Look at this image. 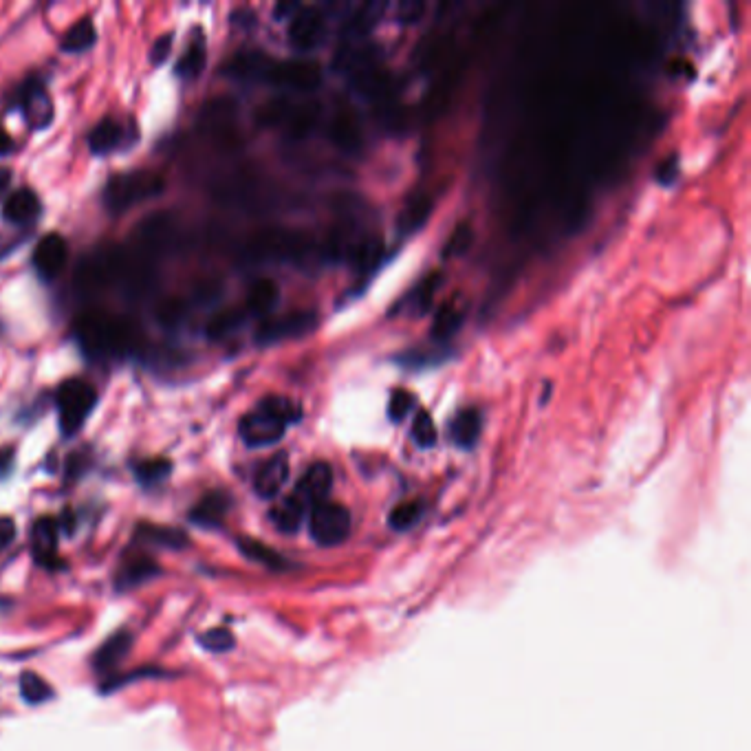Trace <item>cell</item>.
<instances>
[{
	"label": "cell",
	"instance_id": "cell-1",
	"mask_svg": "<svg viewBox=\"0 0 751 751\" xmlns=\"http://www.w3.org/2000/svg\"><path fill=\"white\" fill-rule=\"evenodd\" d=\"M302 417L298 404L287 397H267L258 404L254 412L241 419V439L249 448H267L285 437L289 423H296Z\"/></svg>",
	"mask_w": 751,
	"mask_h": 751
},
{
	"label": "cell",
	"instance_id": "cell-2",
	"mask_svg": "<svg viewBox=\"0 0 751 751\" xmlns=\"http://www.w3.org/2000/svg\"><path fill=\"white\" fill-rule=\"evenodd\" d=\"M78 337L86 351L93 355H115L130 351L139 342V331L130 322L104 313H91L78 322Z\"/></svg>",
	"mask_w": 751,
	"mask_h": 751
},
{
	"label": "cell",
	"instance_id": "cell-3",
	"mask_svg": "<svg viewBox=\"0 0 751 751\" xmlns=\"http://www.w3.org/2000/svg\"><path fill=\"white\" fill-rule=\"evenodd\" d=\"M163 190V179L157 172L133 170L122 172L106 183L104 203L113 214L135 208L137 203L157 197Z\"/></svg>",
	"mask_w": 751,
	"mask_h": 751
},
{
	"label": "cell",
	"instance_id": "cell-4",
	"mask_svg": "<svg viewBox=\"0 0 751 751\" xmlns=\"http://www.w3.org/2000/svg\"><path fill=\"white\" fill-rule=\"evenodd\" d=\"M97 404V393L84 379H69L58 390V417L62 432L71 437L89 419Z\"/></svg>",
	"mask_w": 751,
	"mask_h": 751
},
{
	"label": "cell",
	"instance_id": "cell-5",
	"mask_svg": "<svg viewBox=\"0 0 751 751\" xmlns=\"http://www.w3.org/2000/svg\"><path fill=\"white\" fill-rule=\"evenodd\" d=\"M311 538L322 544V547H335V544H342L348 533H351V511H348L340 503H324L315 505L311 509Z\"/></svg>",
	"mask_w": 751,
	"mask_h": 751
},
{
	"label": "cell",
	"instance_id": "cell-6",
	"mask_svg": "<svg viewBox=\"0 0 751 751\" xmlns=\"http://www.w3.org/2000/svg\"><path fill=\"white\" fill-rule=\"evenodd\" d=\"M265 82L285 86L293 91H313L322 82V71L311 60H285V62H271Z\"/></svg>",
	"mask_w": 751,
	"mask_h": 751
},
{
	"label": "cell",
	"instance_id": "cell-7",
	"mask_svg": "<svg viewBox=\"0 0 751 751\" xmlns=\"http://www.w3.org/2000/svg\"><path fill=\"white\" fill-rule=\"evenodd\" d=\"M315 324H318V320H315V313L311 311H293L287 315H280V318H267L258 326L256 342L276 344L293 340V337H304L315 329Z\"/></svg>",
	"mask_w": 751,
	"mask_h": 751
},
{
	"label": "cell",
	"instance_id": "cell-8",
	"mask_svg": "<svg viewBox=\"0 0 751 751\" xmlns=\"http://www.w3.org/2000/svg\"><path fill=\"white\" fill-rule=\"evenodd\" d=\"M324 29L326 23L320 9L300 7L298 12L291 16L289 40L298 51H311L324 40Z\"/></svg>",
	"mask_w": 751,
	"mask_h": 751
},
{
	"label": "cell",
	"instance_id": "cell-9",
	"mask_svg": "<svg viewBox=\"0 0 751 751\" xmlns=\"http://www.w3.org/2000/svg\"><path fill=\"white\" fill-rule=\"evenodd\" d=\"M304 252L302 236L289 232H265L258 234L252 243L247 245V254L252 258H293Z\"/></svg>",
	"mask_w": 751,
	"mask_h": 751
},
{
	"label": "cell",
	"instance_id": "cell-10",
	"mask_svg": "<svg viewBox=\"0 0 751 751\" xmlns=\"http://www.w3.org/2000/svg\"><path fill=\"white\" fill-rule=\"evenodd\" d=\"M69 247L60 234L42 236L34 249V267L45 280H53L62 274L67 265Z\"/></svg>",
	"mask_w": 751,
	"mask_h": 751
},
{
	"label": "cell",
	"instance_id": "cell-11",
	"mask_svg": "<svg viewBox=\"0 0 751 751\" xmlns=\"http://www.w3.org/2000/svg\"><path fill=\"white\" fill-rule=\"evenodd\" d=\"M333 487V470L329 463H313L307 472L302 474V478L298 481V487H296V494L304 505H320L326 500V496H329Z\"/></svg>",
	"mask_w": 751,
	"mask_h": 751
},
{
	"label": "cell",
	"instance_id": "cell-12",
	"mask_svg": "<svg viewBox=\"0 0 751 751\" xmlns=\"http://www.w3.org/2000/svg\"><path fill=\"white\" fill-rule=\"evenodd\" d=\"M289 478V459L287 454L271 456L267 463L260 465L254 478V489L260 498H274L280 494V489L285 487Z\"/></svg>",
	"mask_w": 751,
	"mask_h": 751
},
{
	"label": "cell",
	"instance_id": "cell-13",
	"mask_svg": "<svg viewBox=\"0 0 751 751\" xmlns=\"http://www.w3.org/2000/svg\"><path fill=\"white\" fill-rule=\"evenodd\" d=\"M20 108L31 128H47L53 119V104L40 84H29L20 93Z\"/></svg>",
	"mask_w": 751,
	"mask_h": 751
},
{
	"label": "cell",
	"instance_id": "cell-14",
	"mask_svg": "<svg viewBox=\"0 0 751 751\" xmlns=\"http://www.w3.org/2000/svg\"><path fill=\"white\" fill-rule=\"evenodd\" d=\"M31 551L42 567H56L58 560V522L40 518L31 531Z\"/></svg>",
	"mask_w": 751,
	"mask_h": 751
},
{
	"label": "cell",
	"instance_id": "cell-15",
	"mask_svg": "<svg viewBox=\"0 0 751 751\" xmlns=\"http://www.w3.org/2000/svg\"><path fill=\"white\" fill-rule=\"evenodd\" d=\"M40 214L38 194L29 188H20L14 194H9L3 205V216L14 225H25L36 221Z\"/></svg>",
	"mask_w": 751,
	"mask_h": 751
},
{
	"label": "cell",
	"instance_id": "cell-16",
	"mask_svg": "<svg viewBox=\"0 0 751 751\" xmlns=\"http://www.w3.org/2000/svg\"><path fill=\"white\" fill-rule=\"evenodd\" d=\"M483 430V417L481 412L474 408H465L461 412H456L454 419L450 421V437L454 445H459L463 450H470L476 445L478 437H481Z\"/></svg>",
	"mask_w": 751,
	"mask_h": 751
},
{
	"label": "cell",
	"instance_id": "cell-17",
	"mask_svg": "<svg viewBox=\"0 0 751 751\" xmlns=\"http://www.w3.org/2000/svg\"><path fill=\"white\" fill-rule=\"evenodd\" d=\"M307 509L309 507L304 505L296 494H291L271 509V522H274L276 529L282 533H296L302 525L304 516H307Z\"/></svg>",
	"mask_w": 751,
	"mask_h": 751
},
{
	"label": "cell",
	"instance_id": "cell-18",
	"mask_svg": "<svg viewBox=\"0 0 751 751\" xmlns=\"http://www.w3.org/2000/svg\"><path fill=\"white\" fill-rule=\"evenodd\" d=\"M271 60L265 58L260 51H243L227 64V73L238 80H263L269 69Z\"/></svg>",
	"mask_w": 751,
	"mask_h": 751
},
{
	"label": "cell",
	"instance_id": "cell-19",
	"mask_svg": "<svg viewBox=\"0 0 751 751\" xmlns=\"http://www.w3.org/2000/svg\"><path fill=\"white\" fill-rule=\"evenodd\" d=\"M227 509H230V498L223 492H210L199 500V505L192 509V522H197L201 527H214L225 518Z\"/></svg>",
	"mask_w": 751,
	"mask_h": 751
},
{
	"label": "cell",
	"instance_id": "cell-20",
	"mask_svg": "<svg viewBox=\"0 0 751 751\" xmlns=\"http://www.w3.org/2000/svg\"><path fill=\"white\" fill-rule=\"evenodd\" d=\"M122 139H124L122 126H119L115 119H102V122L91 130L89 148L93 155H108V152H113L122 146Z\"/></svg>",
	"mask_w": 751,
	"mask_h": 751
},
{
	"label": "cell",
	"instance_id": "cell-21",
	"mask_svg": "<svg viewBox=\"0 0 751 751\" xmlns=\"http://www.w3.org/2000/svg\"><path fill=\"white\" fill-rule=\"evenodd\" d=\"M130 644H133V637L128 633H115L113 637H108L102 648L95 652L93 666L97 670H113L117 663L128 655Z\"/></svg>",
	"mask_w": 751,
	"mask_h": 751
},
{
	"label": "cell",
	"instance_id": "cell-22",
	"mask_svg": "<svg viewBox=\"0 0 751 751\" xmlns=\"http://www.w3.org/2000/svg\"><path fill=\"white\" fill-rule=\"evenodd\" d=\"M278 296H280V291L274 280H269V278L256 280L252 289H249L247 293L245 311L252 315H267L278 304Z\"/></svg>",
	"mask_w": 751,
	"mask_h": 751
},
{
	"label": "cell",
	"instance_id": "cell-23",
	"mask_svg": "<svg viewBox=\"0 0 751 751\" xmlns=\"http://www.w3.org/2000/svg\"><path fill=\"white\" fill-rule=\"evenodd\" d=\"M95 25L91 16L80 18L62 38V49L67 53H82L95 45Z\"/></svg>",
	"mask_w": 751,
	"mask_h": 751
},
{
	"label": "cell",
	"instance_id": "cell-24",
	"mask_svg": "<svg viewBox=\"0 0 751 751\" xmlns=\"http://www.w3.org/2000/svg\"><path fill=\"white\" fill-rule=\"evenodd\" d=\"M205 58H208V56H205V38L199 34V36L192 38L190 47L185 49L183 58L177 64V73L181 75L183 80L199 78L203 67H205Z\"/></svg>",
	"mask_w": 751,
	"mask_h": 751
},
{
	"label": "cell",
	"instance_id": "cell-25",
	"mask_svg": "<svg viewBox=\"0 0 751 751\" xmlns=\"http://www.w3.org/2000/svg\"><path fill=\"white\" fill-rule=\"evenodd\" d=\"M245 315V309H225L221 313H216L208 322V326H205V333H208L212 340H223V337L234 333L238 326L245 322Z\"/></svg>",
	"mask_w": 751,
	"mask_h": 751
},
{
	"label": "cell",
	"instance_id": "cell-26",
	"mask_svg": "<svg viewBox=\"0 0 751 751\" xmlns=\"http://www.w3.org/2000/svg\"><path fill=\"white\" fill-rule=\"evenodd\" d=\"M157 573H159V567L150 558H135V560H130L122 571H119V586H122V589L124 586L130 589V586H137L141 582H148L150 578H155Z\"/></svg>",
	"mask_w": 751,
	"mask_h": 751
},
{
	"label": "cell",
	"instance_id": "cell-27",
	"mask_svg": "<svg viewBox=\"0 0 751 751\" xmlns=\"http://www.w3.org/2000/svg\"><path fill=\"white\" fill-rule=\"evenodd\" d=\"M318 122V106L315 104H302V106H293L291 113L287 117V122L282 124L287 128L289 137H304L313 128V124Z\"/></svg>",
	"mask_w": 751,
	"mask_h": 751
},
{
	"label": "cell",
	"instance_id": "cell-28",
	"mask_svg": "<svg viewBox=\"0 0 751 751\" xmlns=\"http://www.w3.org/2000/svg\"><path fill=\"white\" fill-rule=\"evenodd\" d=\"M333 139L335 144L344 150H355L359 146L362 133H359V126L353 115L340 113L333 119Z\"/></svg>",
	"mask_w": 751,
	"mask_h": 751
},
{
	"label": "cell",
	"instance_id": "cell-29",
	"mask_svg": "<svg viewBox=\"0 0 751 751\" xmlns=\"http://www.w3.org/2000/svg\"><path fill=\"white\" fill-rule=\"evenodd\" d=\"M459 324H461L459 309H456L454 304H441L437 313H434L430 333L434 340H448V337L459 329Z\"/></svg>",
	"mask_w": 751,
	"mask_h": 751
},
{
	"label": "cell",
	"instance_id": "cell-30",
	"mask_svg": "<svg viewBox=\"0 0 751 751\" xmlns=\"http://www.w3.org/2000/svg\"><path fill=\"white\" fill-rule=\"evenodd\" d=\"M432 210V201L428 197H417L415 201L408 203V208L399 216V227L404 232H415L428 221Z\"/></svg>",
	"mask_w": 751,
	"mask_h": 751
},
{
	"label": "cell",
	"instance_id": "cell-31",
	"mask_svg": "<svg viewBox=\"0 0 751 751\" xmlns=\"http://www.w3.org/2000/svg\"><path fill=\"white\" fill-rule=\"evenodd\" d=\"M423 516V503L421 500H406V503H399L393 511H390V527L397 531H406L410 527H415L417 522Z\"/></svg>",
	"mask_w": 751,
	"mask_h": 751
},
{
	"label": "cell",
	"instance_id": "cell-32",
	"mask_svg": "<svg viewBox=\"0 0 751 751\" xmlns=\"http://www.w3.org/2000/svg\"><path fill=\"white\" fill-rule=\"evenodd\" d=\"M20 694H23V699L27 703L38 705V703H47L53 696V690L45 679L38 677V674L25 672L23 677H20Z\"/></svg>",
	"mask_w": 751,
	"mask_h": 751
},
{
	"label": "cell",
	"instance_id": "cell-33",
	"mask_svg": "<svg viewBox=\"0 0 751 751\" xmlns=\"http://www.w3.org/2000/svg\"><path fill=\"white\" fill-rule=\"evenodd\" d=\"M412 439H415V443L423 450H428L437 443V428H434L430 412L419 410L415 419H412Z\"/></svg>",
	"mask_w": 751,
	"mask_h": 751
},
{
	"label": "cell",
	"instance_id": "cell-34",
	"mask_svg": "<svg viewBox=\"0 0 751 751\" xmlns=\"http://www.w3.org/2000/svg\"><path fill=\"white\" fill-rule=\"evenodd\" d=\"M472 243H474V232H472V227L467 225V223L456 225V230L450 234L448 241H445L443 256H445V258H459V256H463L465 252H470Z\"/></svg>",
	"mask_w": 751,
	"mask_h": 751
},
{
	"label": "cell",
	"instance_id": "cell-35",
	"mask_svg": "<svg viewBox=\"0 0 751 751\" xmlns=\"http://www.w3.org/2000/svg\"><path fill=\"white\" fill-rule=\"evenodd\" d=\"M170 470H172L170 461H166V459H150V461L139 463L135 467V474H137V478L144 485H157V483L163 481V478H168Z\"/></svg>",
	"mask_w": 751,
	"mask_h": 751
},
{
	"label": "cell",
	"instance_id": "cell-36",
	"mask_svg": "<svg viewBox=\"0 0 751 751\" xmlns=\"http://www.w3.org/2000/svg\"><path fill=\"white\" fill-rule=\"evenodd\" d=\"M238 547H241V551L247 555V558H252L256 562H263V564H267V567H271V569L282 567V560H280V555L276 551L267 549L265 544H260V542L252 540V538H243L241 542H238Z\"/></svg>",
	"mask_w": 751,
	"mask_h": 751
},
{
	"label": "cell",
	"instance_id": "cell-37",
	"mask_svg": "<svg viewBox=\"0 0 751 751\" xmlns=\"http://www.w3.org/2000/svg\"><path fill=\"white\" fill-rule=\"evenodd\" d=\"M441 280H443L441 274H430V276H428L426 280H423L421 285L415 289V296H412L415 300H412V302H415V309H417L419 313H426V311L432 307V300H434V296H437V291H439V287H441Z\"/></svg>",
	"mask_w": 751,
	"mask_h": 751
},
{
	"label": "cell",
	"instance_id": "cell-38",
	"mask_svg": "<svg viewBox=\"0 0 751 751\" xmlns=\"http://www.w3.org/2000/svg\"><path fill=\"white\" fill-rule=\"evenodd\" d=\"M141 536H144V540L148 542H155V544H163V547H183L185 544V536L181 531H174V529H161V527H141Z\"/></svg>",
	"mask_w": 751,
	"mask_h": 751
},
{
	"label": "cell",
	"instance_id": "cell-39",
	"mask_svg": "<svg viewBox=\"0 0 751 751\" xmlns=\"http://www.w3.org/2000/svg\"><path fill=\"white\" fill-rule=\"evenodd\" d=\"M412 408H415V395L408 390H395L388 404V417L393 421H404Z\"/></svg>",
	"mask_w": 751,
	"mask_h": 751
},
{
	"label": "cell",
	"instance_id": "cell-40",
	"mask_svg": "<svg viewBox=\"0 0 751 751\" xmlns=\"http://www.w3.org/2000/svg\"><path fill=\"white\" fill-rule=\"evenodd\" d=\"M201 644L212 652H225L234 648V635L227 628H214L210 633L201 635Z\"/></svg>",
	"mask_w": 751,
	"mask_h": 751
},
{
	"label": "cell",
	"instance_id": "cell-41",
	"mask_svg": "<svg viewBox=\"0 0 751 751\" xmlns=\"http://www.w3.org/2000/svg\"><path fill=\"white\" fill-rule=\"evenodd\" d=\"M185 315V302L183 300H177V298H170V300H163L161 307L157 309V318L161 324L166 326H177Z\"/></svg>",
	"mask_w": 751,
	"mask_h": 751
},
{
	"label": "cell",
	"instance_id": "cell-42",
	"mask_svg": "<svg viewBox=\"0 0 751 751\" xmlns=\"http://www.w3.org/2000/svg\"><path fill=\"white\" fill-rule=\"evenodd\" d=\"M170 49H172V36H170V34L161 36V38L155 42V45H152V49H150V60H152V64L166 62L168 56H170Z\"/></svg>",
	"mask_w": 751,
	"mask_h": 751
},
{
	"label": "cell",
	"instance_id": "cell-43",
	"mask_svg": "<svg viewBox=\"0 0 751 751\" xmlns=\"http://www.w3.org/2000/svg\"><path fill=\"white\" fill-rule=\"evenodd\" d=\"M16 536V527L9 518H0V551H3L9 542Z\"/></svg>",
	"mask_w": 751,
	"mask_h": 751
},
{
	"label": "cell",
	"instance_id": "cell-44",
	"mask_svg": "<svg viewBox=\"0 0 751 751\" xmlns=\"http://www.w3.org/2000/svg\"><path fill=\"white\" fill-rule=\"evenodd\" d=\"M14 150V137L7 133V130L3 128V124H0V157L3 155H9V152Z\"/></svg>",
	"mask_w": 751,
	"mask_h": 751
},
{
	"label": "cell",
	"instance_id": "cell-45",
	"mask_svg": "<svg viewBox=\"0 0 751 751\" xmlns=\"http://www.w3.org/2000/svg\"><path fill=\"white\" fill-rule=\"evenodd\" d=\"M9 181H12V172H9L7 168H0V194L7 190Z\"/></svg>",
	"mask_w": 751,
	"mask_h": 751
}]
</instances>
